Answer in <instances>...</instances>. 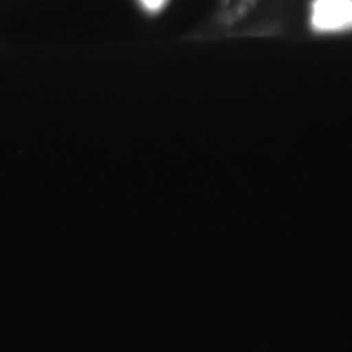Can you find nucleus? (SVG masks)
I'll return each mask as SVG.
<instances>
[{
	"instance_id": "nucleus-1",
	"label": "nucleus",
	"mask_w": 352,
	"mask_h": 352,
	"mask_svg": "<svg viewBox=\"0 0 352 352\" xmlns=\"http://www.w3.org/2000/svg\"><path fill=\"white\" fill-rule=\"evenodd\" d=\"M309 22L318 34L352 31V0H312Z\"/></svg>"
},
{
	"instance_id": "nucleus-2",
	"label": "nucleus",
	"mask_w": 352,
	"mask_h": 352,
	"mask_svg": "<svg viewBox=\"0 0 352 352\" xmlns=\"http://www.w3.org/2000/svg\"><path fill=\"white\" fill-rule=\"evenodd\" d=\"M139 4L150 14L161 12L168 4V0H138Z\"/></svg>"
}]
</instances>
